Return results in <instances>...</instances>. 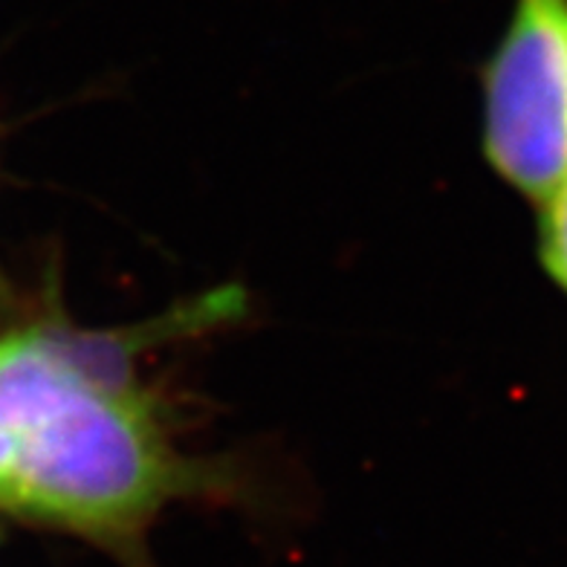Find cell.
Wrapping results in <instances>:
<instances>
[{
    "mask_svg": "<svg viewBox=\"0 0 567 567\" xmlns=\"http://www.w3.org/2000/svg\"><path fill=\"white\" fill-rule=\"evenodd\" d=\"M0 432L12 466L0 509L151 567L145 536L203 472L172 446L151 400L102 339L55 328L0 339Z\"/></svg>",
    "mask_w": 567,
    "mask_h": 567,
    "instance_id": "1",
    "label": "cell"
},
{
    "mask_svg": "<svg viewBox=\"0 0 567 567\" xmlns=\"http://www.w3.org/2000/svg\"><path fill=\"white\" fill-rule=\"evenodd\" d=\"M484 151L538 206L567 177V0H513L484 73Z\"/></svg>",
    "mask_w": 567,
    "mask_h": 567,
    "instance_id": "2",
    "label": "cell"
},
{
    "mask_svg": "<svg viewBox=\"0 0 567 567\" xmlns=\"http://www.w3.org/2000/svg\"><path fill=\"white\" fill-rule=\"evenodd\" d=\"M538 209H542L538 255L553 281L567 292V177Z\"/></svg>",
    "mask_w": 567,
    "mask_h": 567,
    "instance_id": "3",
    "label": "cell"
}]
</instances>
